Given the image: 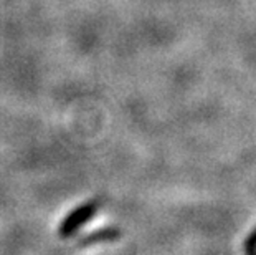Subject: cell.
<instances>
[{
	"label": "cell",
	"mask_w": 256,
	"mask_h": 255,
	"mask_svg": "<svg viewBox=\"0 0 256 255\" xmlns=\"http://www.w3.org/2000/svg\"><path fill=\"white\" fill-rule=\"evenodd\" d=\"M96 210H98V205L94 202L83 204L81 207L74 209L73 212H70L66 219L63 220V224L60 225V235L62 237L73 235L81 225L92 219V215L96 214Z\"/></svg>",
	"instance_id": "1"
},
{
	"label": "cell",
	"mask_w": 256,
	"mask_h": 255,
	"mask_svg": "<svg viewBox=\"0 0 256 255\" xmlns=\"http://www.w3.org/2000/svg\"><path fill=\"white\" fill-rule=\"evenodd\" d=\"M244 253L246 255H256V227L252 230L246 238H244Z\"/></svg>",
	"instance_id": "2"
}]
</instances>
